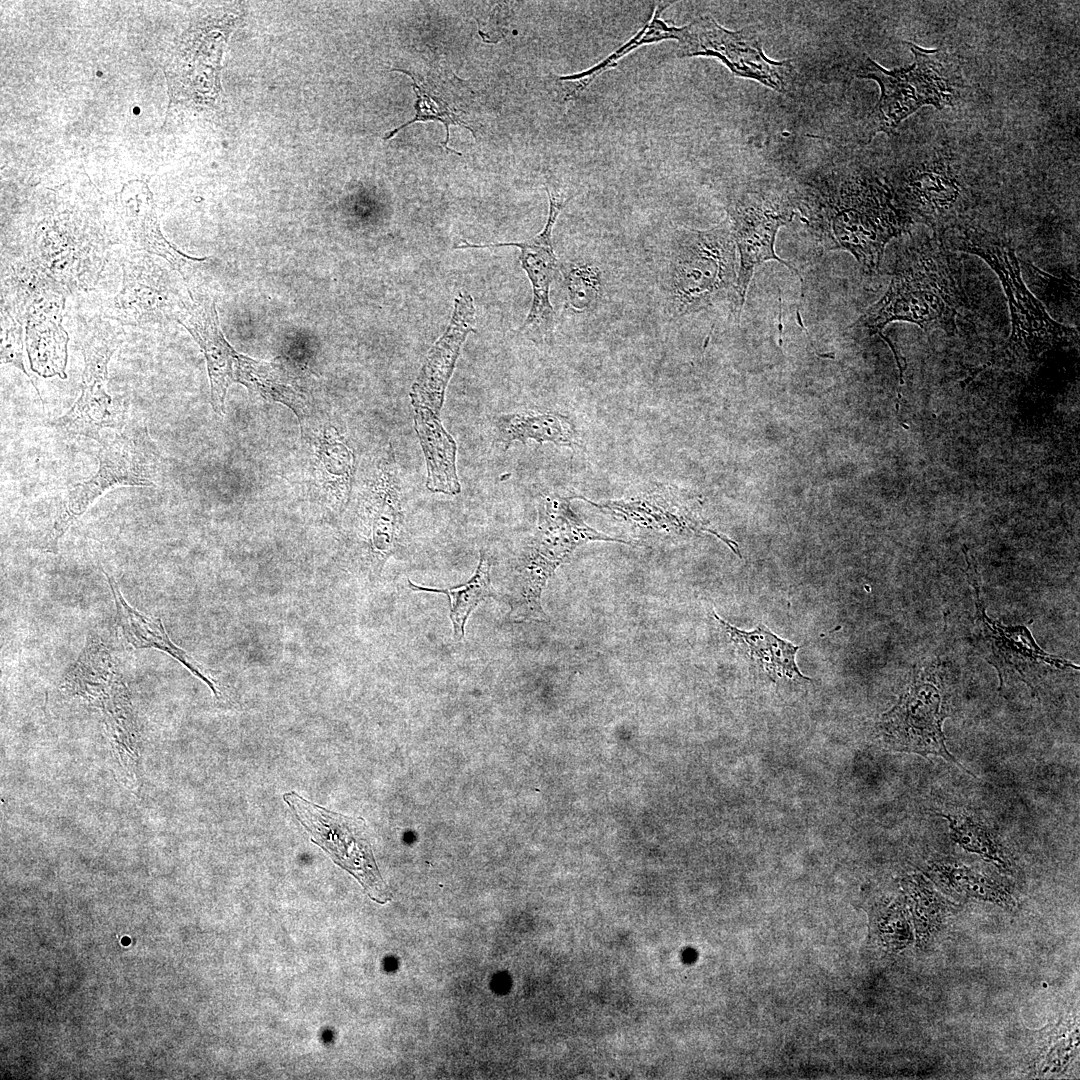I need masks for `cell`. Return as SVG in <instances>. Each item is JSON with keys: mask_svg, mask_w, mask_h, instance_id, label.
Instances as JSON below:
<instances>
[{"mask_svg": "<svg viewBox=\"0 0 1080 1080\" xmlns=\"http://www.w3.org/2000/svg\"><path fill=\"white\" fill-rule=\"evenodd\" d=\"M949 250L940 239L905 250L885 294L849 327L880 334L891 322L907 321L952 332L964 293L956 259Z\"/></svg>", "mask_w": 1080, "mask_h": 1080, "instance_id": "obj_1", "label": "cell"}, {"mask_svg": "<svg viewBox=\"0 0 1080 1080\" xmlns=\"http://www.w3.org/2000/svg\"><path fill=\"white\" fill-rule=\"evenodd\" d=\"M815 203L810 225L823 246L848 251L867 273L878 270L886 245L909 226L907 215L876 182H847Z\"/></svg>", "mask_w": 1080, "mask_h": 1080, "instance_id": "obj_2", "label": "cell"}, {"mask_svg": "<svg viewBox=\"0 0 1080 1080\" xmlns=\"http://www.w3.org/2000/svg\"><path fill=\"white\" fill-rule=\"evenodd\" d=\"M572 500V495L557 493L545 494L539 500L537 527L516 566L510 600L513 621L547 620L541 605L543 589L555 570L581 545L592 541L631 544L588 525L573 511Z\"/></svg>", "mask_w": 1080, "mask_h": 1080, "instance_id": "obj_3", "label": "cell"}, {"mask_svg": "<svg viewBox=\"0 0 1080 1080\" xmlns=\"http://www.w3.org/2000/svg\"><path fill=\"white\" fill-rule=\"evenodd\" d=\"M662 284L672 317L698 312L732 294L742 310L729 224L704 231H676L668 248Z\"/></svg>", "mask_w": 1080, "mask_h": 1080, "instance_id": "obj_4", "label": "cell"}, {"mask_svg": "<svg viewBox=\"0 0 1080 1080\" xmlns=\"http://www.w3.org/2000/svg\"><path fill=\"white\" fill-rule=\"evenodd\" d=\"M941 241L948 249L981 257L998 275L1004 288L1012 320L1007 348L1017 355H1038L1046 349L1077 339V331L1050 317L1044 306L1024 283L1012 246L989 232L966 227H950Z\"/></svg>", "mask_w": 1080, "mask_h": 1080, "instance_id": "obj_5", "label": "cell"}, {"mask_svg": "<svg viewBox=\"0 0 1080 1080\" xmlns=\"http://www.w3.org/2000/svg\"><path fill=\"white\" fill-rule=\"evenodd\" d=\"M645 541L676 542L703 533L716 536L740 556L737 544L714 530L700 512L701 502L690 491L660 482H645L617 499L593 501L572 494Z\"/></svg>", "mask_w": 1080, "mask_h": 1080, "instance_id": "obj_6", "label": "cell"}, {"mask_svg": "<svg viewBox=\"0 0 1080 1080\" xmlns=\"http://www.w3.org/2000/svg\"><path fill=\"white\" fill-rule=\"evenodd\" d=\"M915 62L907 67L885 70L869 57H865L858 77L878 82L881 97L873 115V133L892 134L898 124L924 105L942 109L952 103L956 76L948 69L950 64L940 50H924L908 43Z\"/></svg>", "mask_w": 1080, "mask_h": 1080, "instance_id": "obj_7", "label": "cell"}, {"mask_svg": "<svg viewBox=\"0 0 1080 1080\" xmlns=\"http://www.w3.org/2000/svg\"><path fill=\"white\" fill-rule=\"evenodd\" d=\"M98 469L89 479L74 484L65 498L76 520L105 491L117 486L156 485L160 455L142 419H129L122 429L97 441Z\"/></svg>", "mask_w": 1080, "mask_h": 1080, "instance_id": "obj_8", "label": "cell"}, {"mask_svg": "<svg viewBox=\"0 0 1080 1080\" xmlns=\"http://www.w3.org/2000/svg\"><path fill=\"white\" fill-rule=\"evenodd\" d=\"M283 800L310 834L311 842L354 876L372 900L385 904L392 898L375 862L363 818L328 810L295 791L283 794Z\"/></svg>", "mask_w": 1080, "mask_h": 1080, "instance_id": "obj_9", "label": "cell"}, {"mask_svg": "<svg viewBox=\"0 0 1080 1080\" xmlns=\"http://www.w3.org/2000/svg\"><path fill=\"white\" fill-rule=\"evenodd\" d=\"M122 342V331L108 322L89 330L82 343L84 370L81 394L71 408L51 422V426L70 435L98 441L105 428L122 429L127 421L126 407L107 391L108 364Z\"/></svg>", "mask_w": 1080, "mask_h": 1080, "instance_id": "obj_10", "label": "cell"}, {"mask_svg": "<svg viewBox=\"0 0 1080 1080\" xmlns=\"http://www.w3.org/2000/svg\"><path fill=\"white\" fill-rule=\"evenodd\" d=\"M16 312L26 323L30 366L43 377L66 378L68 336L61 325L65 296L62 285L40 268L20 273Z\"/></svg>", "mask_w": 1080, "mask_h": 1080, "instance_id": "obj_11", "label": "cell"}, {"mask_svg": "<svg viewBox=\"0 0 1080 1080\" xmlns=\"http://www.w3.org/2000/svg\"><path fill=\"white\" fill-rule=\"evenodd\" d=\"M678 42L677 56L680 58L715 57L738 76L755 79L775 91L787 89L793 70L791 62L768 59L750 29L730 31L712 17L701 16L683 26Z\"/></svg>", "mask_w": 1080, "mask_h": 1080, "instance_id": "obj_12", "label": "cell"}, {"mask_svg": "<svg viewBox=\"0 0 1080 1080\" xmlns=\"http://www.w3.org/2000/svg\"><path fill=\"white\" fill-rule=\"evenodd\" d=\"M61 687L101 710L110 741L121 742L140 735L129 690L112 654L99 638H88Z\"/></svg>", "mask_w": 1080, "mask_h": 1080, "instance_id": "obj_13", "label": "cell"}, {"mask_svg": "<svg viewBox=\"0 0 1080 1080\" xmlns=\"http://www.w3.org/2000/svg\"><path fill=\"white\" fill-rule=\"evenodd\" d=\"M728 213L729 227L740 256L737 295L742 308L753 272L761 263L775 260L799 275L774 249L779 228L792 220L794 210L778 197L751 194L733 201Z\"/></svg>", "mask_w": 1080, "mask_h": 1080, "instance_id": "obj_14", "label": "cell"}, {"mask_svg": "<svg viewBox=\"0 0 1080 1080\" xmlns=\"http://www.w3.org/2000/svg\"><path fill=\"white\" fill-rule=\"evenodd\" d=\"M946 716L937 685L923 676L915 677L895 707L883 715L881 727L885 740L894 749L923 756H941L965 770L946 748L942 732V721Z\"/></svg>", "mask_w": 1080, "mask_h": 1080, "instance_id": "obj_15", "label": "cell"}, {"mask_svg": "<svg viewBox=\"0 0 1080 1080\" xmlns=\"http://www.w3.org/2000/svg\"><path fill=\"white\" fill-rule=\"evenodd\" d=\"M549 199V212L546 224L541 232L531 239L521 242L474 244L463 241L454 249L517 247L519 260L532 287V303L529 313L519 328V333L533 341L548 339L553 331L555 313L550 303V286L558 272V261L552 245V231L556 220L569 202L560 194L546 187Z\"/></svg>", "mask_w": 1080, "mask_h": 1080, "instance_id": "obj_16", "label": "cell"}, {"mask_svg": "<svg viewBox=\"0 0 1080 1080\" xmlns=\"http://www.w3.org/2000/svg\"><path fill=\"white\" fill-rule=\"evenodd\" d=\"M184 296L174 293L162 266L151 256L132 254L123 260V279L111 314L122 324L153 326L176 320Z\"/></svg>", "mask_w": 1080, "mask_h": 1080, "instance_id": "obj_17", "label": "cell"}, {"mask_svg": "<svg viewBox=\"0 0 1080 1080\" xmlns=\"http://www.w3.org/2000/svg\"><path fill=\"white\" fill-rule=\"evenodd\" d=\"M475 322L473 297L468 291L461 290L455 298L447 329L430 348L411 386L412 406L426 407L440 414L461 347L468 334L475 331Z\"/></svg>", "mask_w": 1080, "mask_h": 1080, "instance_id": "obj_18", "label": "cell"}, {"mask_svg": "<svg viewBox=\"0 0 1080 1080\" xmlns=\"http://www.w3.org/2000/svg\"><path fill=\"white\" fill-rule=\"evenodd\" d=\"M976 595V619L979 630L977 645L986 660L995 666L1001 687L1010 676H1018L1026 681L1029 671L1049 666L1058 669L1077 666L1063 658L1047 654L1033 639L1026 626L1007 627L987 617L980 601L979 587L973 578Z\"/></svg>", "mask_w": 1080, "mask_h": 1080, "instance_id": "obj_19", "label": "cell"}, {"mask_svg": "<svg viewBox=\"0 0 1080 1080\" xmlns=\"http://www.w3.org/2000/svg\"><path fill=\"white\" fill-rule=\"evenodd\" d=\"M176 321L201 348L207 363L211 405L216 413L224 414L227 390L233 384L232 366L237 351L223 335L214 300L201 290H189L180 304Z\"/></svg>", "mask_w": 1080, "mask_h": 1080, "instance_id": "obj_20", "label": "cell"}, {"mask_svg": "<svg viewBox=\"0 0 1080 1080\" xmlns=\"http://www.w3.org/2000/svg\"><path fill=\"white\" fill-rule=\"evenodd\" d=\"M401 484L391 444L379 460L366 493L374 552L388 555L402 521Z\"/></svg>", "mask_w": 1080, "mask_h": 1080, "instance_id": "obj_21", "label": "cell"}, {"mask_svg": "<svg viewBox=\"0 0 1080 1080\" xmlns=\"http://www.w3.org/2000/svg\"><path fill=\"white\" fill-rule=\"evenodd\" d=\"M414 429L422 448L427 477L426 487L432 493L458 495L461 484L457 475V445L444 428L438 414L422 406H412Z\"/></svg>", "mask_w": 1080, "mask_h": 1080, "instance_id": "obj_22", "label": "cell"}, {"mask_svg": "<svg viewBox=\"0 0 1080 1080\" xmlns=\"http://www.w3.org/2000/svg\"><path fill=\"white\" fill-rule=\"evenodd\" d=\"M104 574L112 591L117 621L125 640L134 648H155L169 654L206 683L214 695L219 697L215 681L210 678L205 667L172 642L162 621L132 607L121 594L114 579L106 572Z\"/></svg>", "mask_w": 1080, "mask_h": 1080, "instance_id": "obj_23", "label": "cell"}, {"mask_svg": "<svg viewBox=\"0 0 1080 1080\" xmlns=\"http://www.w3.org/2000/svg\"><path fill=\"white\" fill-rule=\"evenodd\" d=\"M713 616L737 650L773 681L778 678L811 680L797 666L796 654L800 646L780 638L763 624L747 631L732 626L715 612Z\"/></svg>", "mask_w": 1080, "mask_h": 1080, "instance_id": "obj_24", "label": "cell"}, {"mask_svg": "<svg viewBox=\"0 0 1080 1080\" xmlns=\"http://www.w3.org/2000/svg\"><path fill=\"white\" fill-rule=\"evenodd\" d=\"M496 441L504 449L519 441L533 440L539 444L577 448L581 439L574 422L562 413L551 410H522L504 413L495 420Z\"/></svg>", "mask_w": 1080, "mask_h": 1080, "instance_id": "obj_25", "label": "cell"}, {"mask_svg": "<svg viewBox=\"0 0 1080 1080\" xmlns=\"http://www.w3.org/2000/svg\"><path fill=\"white\" fill-rule=\"evenodd\" d=\"M669 5L670 4H658L654 9L651 19L634 35L633 38L593 67L571 75H553L551 77V83L556 91L558 99H560L561 102L578 99L601 74L616 67L620 59L642 45L669 39L679 41L682 36L683 27L670 26L660 18L661 13Z\"/></svg>", "mask_w": 1080, "mask_h": 1080, "instance_id": "obj_26", "label": "cell"}, {"mask_svg": "<svg viewBox=\"0 0 1080 1080\" xmlns=\"http://www.w3.org/2000/svg\"><path fill=\"white\" fill-rule=\"evenodd\" d=\"M124 221L125 234L134 248L164 259L183 276H185V270L193 263L206 259L186 255L168 242L161 233L147 195L140 193L127 201Z\"/></svg>", "mask_w": 1080, "mask_h": 1080, "instance_id": "obj_27", "label": "cell"}, {"mask_svg": "<svg viewBox=\"0 0 1080 1080\" xmlns=\"http://www.w3.org/2000/svg\"><path fill=\"white\" fill-rule=\"evenodd\" d=\"M491 561L488 554L480 552V559L473 576L464 584L449 589L430 588L420 586L408 580L409 587L416 592H433L445 594L449 601V617L453 626V638L460 641L464 638V628L471 612L486 598H496L497 594L491 586L490 578Z\"/></svg>", "mask_w": 1080, "mask_h": 1080, "instance_id": "obj_28", "label": "cell"}, {"mask_svg": "<svg viewBox=\"0 0 1080 1080\" xmlns=\"http://www.w3.org/2000/svg\"><path fill=\"white\" fill-rule=\"evenodd\" d=\"M29 513L36 526L32 530L30 543L42 551L57 553L60 538L74 522L68 512L65 495L44 497L30 506Z\"/></svg>", "mask_w": 1080, "mask_h": 1080, "instance_id": "obj_29", "label": "cell"}, {"mask_svg": "<svg viewBox=\"0 0 1080 1080\" xmlns=\"http://www.w3.org/2000/svg\"><path fill=\"white\" fill-rule=\"evenodd\" d=\"M392 70L399 71V72H402V73H404L406 75H409V77L412 79V82H413L412 87H413V90H414L416 98H417V100L415 102L416 114H415V117L413 119L407 121L403 125H401V126L395 128L394 130L390 131L387 135H385L383 137V139L388 140V139L392 138L401 129L409 126L412 123L427 122V121H437V122L442 123L445 126L446 138H445V141L442 143V146L444 147V149H446L449 152H452V153H455V154H458L459 156H461L462 154L460 152H457L455 150H451L447 146V143L449 141V134H450L449 133V127L451 125L460 126L462 128L464 127L466 129H468L469 131H471L474 138L476 139V134H475L473 128L471 126H469L467 122L463 121L455 113V111L452 110L449 107L447 102H445L443 99H441V98H439V97H437V96H435L433 94H430V92H428V90L423 85H421L419 83L418 79L415 77V74L413 72H411L409 70L399 69V68L398 69H392Z\"/></svg>", "mask_w": 1080, "mask_h": 1080, "instance_id": "obj_30", "label": "cell"}, {"mask_svg": "<svg viewBox=\"0 0 1080 1080\" xmlns=\"http://www.w3.org/2000/svg\"><path fill=\"white\" fill-rule=\"evenodd\" d=\"M563 276L570 307L577 312L591 310L601 293L600 269L587 263H575L563 269Z\"/></svg>", "mask_w": 1080, "mask_h": 1080, "instance_id": "obj_31", "label": "cell"}, {"mask_svg": "<svg viewBox=\"0 0 1080 1080\" xmlns=\"http://www.w3.org/2000/svg\"><path fill=\"white\" fill-rule=\"evenodd\" d=\"M950 823L951 837L964 849L975 852L1003 869L1008 861L989 832L980 824L964 816L945 815Z\"/></svg>", "mask_w": 1080, "mask_h": 1080, "instance_id": "obj_32", "label": "cell"}, {"mask_svg": "<svg viewBox=\"0 0 1080 1080\" xmlns=\"http://www.w3.org/2000/svg\"><path fill=\"white\" fill-rule=\"evenodd\" d=\"M943 873L949 879V885L957 891H964L971 896L990 901L1007 902L1006 893H1003L997 885L966 868H952L949 872L944 869Z\"/></svg>", "mask_w": 1080, "mask_h": 1080, "instance_id": "obj_33", "label": "cell"}, {"mask_svg": "<svg viewBox=\"0 0 1080 1080\" xmlns=\"http://www.w3.org/2000/svg\"><path fill=\"white\" fill-rule=\"evenodd\" d=\"M1 363L10 364L29 377L23 363L22 325L7 308L1 309Z\"/></svg>", "mask_w": 1080, "mask_h": 1080, "instance_id": "obj_34", "label": "cell"}]
</instances>
